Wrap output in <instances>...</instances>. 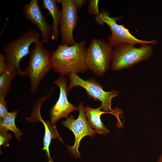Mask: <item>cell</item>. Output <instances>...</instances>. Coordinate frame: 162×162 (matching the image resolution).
<instances>
[{"label":"cell","mask_w":162,"mask_h":162,"mask_svg":"<svg viewBox=\"0 0 162 162\" xmlns=\"http://www.w3.org/2000/svg\"><path fill=\"white\" fill-rule=\"evenodd\" d=\"M86 42H76L72 46L59 45L52 52V69L61 75L84 73L88 69L85 63Z\"/></svg>","instance_id":"6da1fadb"},{"label":"cell","mask_w":162,"mask_h":162,"mask_svg":"<svg viewBox=\"0 0 162 162\" xmlns=\"http://www.w3.org/2000/svg\"><path fill=\"white\" fill-rule=\"evenodd\" d=\"M29 55L28 64L24 72L29 78L31 92H34L46 75L52 69V52L45 48L39 40L35 43Z\"/></svg>","instance_id":"7a4b0ae2"},{"label":"cell","mask_w":162,"mask_h":162,"mask_svg":"<svg viewBox=\"0 0 162 162\" xmlns=\"http://www.w3.org/2000/svg\"><path fill=\"white\" fill-rule=\"evenodd\" d=\"M112 48L113 56L111 67L114 71L129 68L148 59L153 50L152 46L149 44H143L137 47L130 44L123 43Z\"/></svg>","instance_id":"3957f363"},{"label":"cell","mask_w":162,"mask_h":162,"mask_svg":"<svg viewBox=\"0 0 162 162\" xmlns=\"http://www.w3.org/2000/svg\"><path fill=\"white\" fill-rule=\"evenodd\" d=\"M113 50L108 42L97 38L93 39L86 49L85 63L88 69L101 76L111 65Z\"/></svg>","instance_id":"277c9868"},{"label":"cell","mask_w":162,"mask_h":162,"mask_svg":"<svg viewBox=\"0 0 162 162\" xmlns=\"http://www.w3.org/2000/svg\"><path fill=\"white\" fill-rule=\"evenodd\" d=\"M41 33L28 28L26 32L19 38L12 40L6 44L2 49L6 63L13 65L17 69L18 74L25 75L24 71L20 67L21 60L29 54V47L31 44L39 40Z\"/></svg>","instance_id":"5b68a950"},{"label":"cell","mask_w":162,"mask_h":162,"mask_svg":"<svg viewBox=\"0 0 162 162\" xmlns=\"http://www.w3.org/2000/svg\"><path fill=\"white\" fill-rule=\"evenodd\" d=\"M70 80L69 86L68 87V93L73 88L79 86L84 89L88 96L94 100L100 101L101 110L106 112L113 111L111 108V99L118 95V92L115 90L107 92L103 89L100 83L94 78H89L86 80L83 79L75 73L68 76Z\"/></svg>","instance_id":"8992f818"},{"label":"cell","mask_w":162,"mask_h":162,"mask_svg":"<svg viewBox=\"0 0 162 162\" xmlns=\"http://www.w3.org/2000/svg\"><path fill=\"white\" fill-rule=\"evenodd\" d=\"M109 15L108 12L102 10L95 20L99 25L106 23L109 26L111 34L108 37V42L112 48L123 43H128L134 45L136 44H149L152 45L156 44V42L154 40H145L136 38L123 25L117 23L116 21L119 20V17H110Z\"/></svg>","instance_id":"52a82bcc"},{"label":"cell","mask_w":162,"mask_h":162,"mask_svg":"<svg viewBox=\"0 0 162 162\" xmlns=\"http://www.w3.org/2000/svg\"><path fill=\"white\" fill-rule=\"evenodd\" d=\"M78 108L79 114L77 119H74V116L70 115L65 120L61 121V124L72 131L75 136L74 145L71 147L68 146V147L77 158L80 157L78 148L82 138L86 136H93L96 133L92 129L86 119L83 103L79 102Z\"/></svg>","instance_id":"ba28073f"},{"label":"cell","mask_w":162,"mask_h":162,"mask_svg":"<svg viewBox=\"0 0 162 162\" xmlns=\"http://www.w3.org/2000/svg\"><path fill=\"white\" fill-rule=\"evenodd\" d=\"M56 2L62 6L59 30L62 38L61 44L72 46L76 43L73 32L77 22L78 10L73 0H58Z\"/></svg>","instance_id":"9c48e42d"},{"label":"cell","mask_w":162,"mask_h":162,"mask_svg":"<svg viewBox=\"0 0 162 162\" xmlns=\"http://www.w3.org/2000/svg\"><path fill=\"white\" fill-rule=\"evenodd\" d=\"M53 83L59 88V95L58 100L51 108L50 114L51 124L54 125L60 118H67L72 112L78 110L68 100L67 97L68 80L65 76L61 75Z\"/></svg>","instance_id":"30bf717a"},{"label":"cell","mask_w":162,"mask_h":162,"mask_svg":"<svg viewBox=\"0 0 162 162\" xmlns=\"http://www.w3.org/2000/svg\"><path fill=\"white\" fill-rule=\"evenodd\" d=\"M22 12L26 18L36 26L40 30L42 43L48 42L52 34V26L46 22L38 0H31L26 4L22 9Z\"/></svg>","instance_id":"8fae6325"},{"label":"cell","mask_w":162,"mask_h":162,"mask_svg":"<svg viewBox=\"0 0 162 162\" xmlns=\"http://www.w3.org/2000/svg\"><path fill=\"white\" fill-rule=\"evenodd\" d=\"M84 110L88 122L91 127L94 129L96 133L104 135L109 133L110 131L104 126L101 121V115L105 113H110L114 115L116 118L120 113L118 109L110 112L102 111L99 107L93 108L86 106L84 107Z\"/></svg>","instance_id":"7c38bea8"},{"label":"cell","mask_w":162,"mask_h":162,"mask_svg":"<svg viewBox=\"0 0 162 162\" xmlns=\"http://www.w3.org/2000/svg\"><path fill=\"white\" fill-rule=\"evenodd\" d=\"M43 7L47 9L53 19L52 33L51 38L53 40L57 41L58 37V26L61 15V11L56 4V0H42Z\"/></svg>","instance_id":"4fadbf2b"},{"label":"cell","mask_w":162,"mask_h":162,"mask_svg":"<svg viewBox=\"0 0 162 162\" xmlns=\"http://www.w3.org/2000/svg\"><path fill=\"white\" fill-rule=\"evenodd\" d=\"M17 74V68L8 64L5 71L0 74V97L5 98L11 88V83Z\"/></svg>","instance_id":"5bb4252c"},{"label":"cell","mask_w":162,"mask_h":162,"mask_svg":"<svg viewBox=\"0 0 162 162\" xmlns=\"http://www.w3.org/2000/svg\"><path fill=\"white\" fill-rule=\"evenodd\" d=\"M40 120L43 123L45 128V133L43 138L44 146L42 150L46 152V155L48 158V162H53V159L50 155L49 150L50 145L52 139L61 138L54 125H52L50 122L44 120L40 118Z\"/></svg>","instance_id":"9a60e30c"},{"label":"cell","mask_w":162,"mask_h":162,"mask_svg":"<svg viewBox=\"0 0 162 162\" xmlns=\"http://www.w3.org/2000/svg\"><path fill=\"white\" fill-rule=\"evenodd\" d=\"M18 112L17 110L8 112L4 118L0 121V131L11 130L14 133L15 137L20 140L23 134L15 124V119Z\"/></svg>","instance_id":"2e32d148"},{"label":"cell","mask_w":162,"mask_h":162,"mask_svg":"<svg viewBox=\"0 0 162 162\" xmlns=\"http://www.w3.org/2000/svg\"><path fill=\"white\" fill-rule=\"evenodd\" d=\"M88 7L87 14L88 15H96L97 16L100 14L98 8V0L89 1Z\"/></svg>","instance_id":"e0dca14e"},{"label":"cell","mask_w":162,"mask_h":162,"mask_svg":"<svg viewBox=\"0 0 162 162\" xmlns=\"http://www.w3.org/2000/svg\"><path fill=\"white\" fill-rule=\"evenodd\" d=\"M11 138V134L7 131H0V146L3 145L5 147L9 146L8 142Z\"/></svg>","instance_id":"ac0fdd59"},{"label":"cell","mask_w":162,"mask_h":162,"mask_svg":"<svg viewBox=\"0 0 162 162\" xmlns=\"http://www.w3.org/2000/svg\"><path fill=\"white\" fill-rule=\"evenodd\" d=\"M5 98L0 97V121L2 120L8 113Z\"/></svg>","instance_id":"d6986e66"},{"label":"cell","mask_w":162,"mask_h":162,"mask_svg":"<svg viewBox=\"0 0 162 162\" xmlns=\"http://www.w3.org/2000/svg\"><path fill=\"white\" fill-rule=\"evenodd\" d=\"M4 55L0 54V74L2 73L6 69L8 64L5 62Z\"/></svg>","instance_id":"ffe728a7"},{"label":"cell","mask_w":162,"mask_h":162,"mask_svg":"<svg viewBox=\"0 0 162 162\" xmlns=\"http://www.w3.org/2000/svg\"><path fill=\"white\" fill-rule=\"evenodd\" d=\"M74 5L76 8L80 9L82 8L88 2L86 0H73Z\"/></svg>","instance_id":"44dd1931"},{"label":"cell","mask_w":162,"mask_h":162,"mask_svg":"<svg viewBox=\"0 0 162 162\" xmlns=\"http://www.w3.org/2000/svg\"><path fill=\"white\" fill-rule=\"evenodd\" d=\"M157 162H162V154L159 157Z\"/></svg>","instance_id":"7402d4cb"}]
</instances>
